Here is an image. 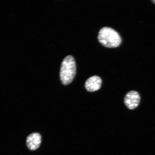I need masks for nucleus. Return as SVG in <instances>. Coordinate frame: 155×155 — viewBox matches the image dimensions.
I'll use <instances>...</instances> for the list:
<instances>
[{"label": "nucleus", "mask_w": 155, "mask_h": 155, "mask_svg": "<svg viewBox=\"0 0 155 155\" xmlns=\"http://www.w3.org/2000/svg\"><path fill=\"white\" fill-rule=\"evenodd\" d=\"M124 102L127 107L130 110L136 108L140 104V96L138 92L134 91L127 93L125 97Z\"/></svg>", "instance_id": "3"}, {"label": "nucleus", "mask_w": 155, "mask_h": 155, "mask_svg": "<svg viewBox=\"0 0 155 155\" xmlns=\"http://www.w3.org/2000/svg\"><path fill=\"white\" fill-rule=\"evenodd\" d=\"M152 2H153V3L155 4V0H154V1H153Z\"/></svg>", "instance_id": "6"}, {"label": "nucleus", "mask_w": 155, "mask_h": 155, "mask_svg": "<svg viewBox=\"0 0 155 155\" xmlns=\"http://www.w3.org/2000/svg\"><path fill=\"white\" fill-rule=\"evenodd\" d=\"M41 143V135L38 133L31 134L28 136L26 139L27 146L31 150H37Z\"/></svg>", "instance_id": "4"}, {"label": "nucleus", "mask_w": 155, "mask_h": 155, "mask_svg": "<svg viewBox=\"0 0 155 155\" xmlns=\"http://www.w3.org/2000/svg\"><path fill=\"white\" fill-rule=\"evenodd\" d=\"M102 83V79L101 78L94 75L87 79L85 83V88L89 92L96 91L101 88Z\"/></svg>", "instance_id": "5"}, {"label": "nucleus", "mask_w": 155, "mask_h": 155, "mask_svg": "<svg viewBox=\"0 0 155 155\" xmlns=\"http://www.w3.org/2000/svg\"><path fill=\"white\" fill-rule=\"evenodd\" d=\"M98 38L100 43L107 48L117 47L121 42L119 34L114 29L108 27H104L101 29Z\"/></svg>", "instance_id": "2"}, {"label": "nucleus", "mask_w": 155, "mask_h": 155, "mask_svg": "<svg viewBox=\"0 0 155 155\" xmlns=\"http://www.w3.org/2000/svg\"><path fill=\"white\" fill-rule=\"evenodd\" d=\"M76 73V63L74 58L67 56L61 63L60 70V79L62 84L67 85L72 82Z\"/></svg>", "instance_id": "1"}]
</instances>
